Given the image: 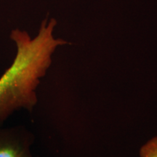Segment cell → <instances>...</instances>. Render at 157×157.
Returning a JSON list of instances; mask_svg holds the SVG:
<instances>
[{
	"label": "cell",
	"instance_id": "obj_2",
	"mask_svg": "<svg viewBox=\"0 0 157 157\" xmlns=\"http://www.w3.org/2000/svg\"><path fill=\"white\" fill-rule=\"evenodd\" d=\"M34 135L23 126L0 127V157H34Z\"/></svg>",
	"mask_w": 157,
	"mask_h": 157
},
{
	"label": "cell",
	"instance_id": "obj_3",
	"mask_svg": "<svg viewBox=\"0 0 157 157\" xmlns=\"http://www.w3.org/2000/svg\"><path fill=\"white\" fill-rule=\"evenodd\" d=\"M140 157H157V136L149 139L140 147Z\"/></svg>",
	"mask_w": 157,
	"mask_h": 157
},
{
	"label": "cell",
	"instance_id": "obj_1",
	"mask_svg": "<svg viewBox=\"0 0 157 157\" xmlns=\"http://www.w3.org/2000/svg\"><path fill=\"white\" fill-rule=\"evenodd\" d=\"M56 25L55 18H45L34 38L26 31H11L10 37L16 53L0 77V127L15 111L25 109L31 112L36 105V90L52 64L54 52L59 47L69 44L54 36Z\"/></svg>",
	"mask_w": 157,
	"mask_h": 157
}]
</instances>
